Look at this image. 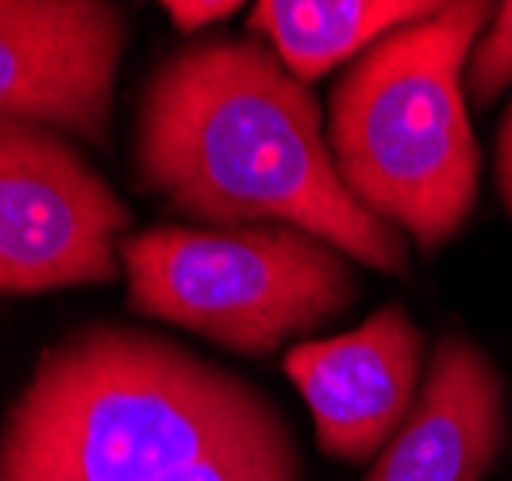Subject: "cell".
I'll return each mask as SVG.
<instances>
[{
  "label": "cell",
  "mask_w": 512,
  "mask_h": 481,
  "mask_svg": "<svg viewBox=\"0 0 512 481\" xmlns=\"http://www.w3.org/2000/svg\"><path fill=\"white\" fill-rule=\"evenodd\" d=\"M0 481H305L266 389L131 324L51 343L0 420Z\"/></svg>",
  "instance_id": "obj_1"
},
{
  "label": "cell",
  "mask_w": 512,
  "mask_h": 481,
  "mask_svg": "<svg viewBox=\"0 0 512 481\" xmlns=\"http://www.w3.org/2000/svg\"><path fill=\"white\" fill-rule=\"evenodd\" d=\"M135 181L185 220H274L378 274H412L409 239L351 197L316 97L258 35H205L154 66L135 120Z\"/></svg>",
  "instance_id": "obj_2"
},
{
  "label": "cell",
  "mask_w": 512,
  "mask_h": 481,
  "mask_svg": "<svg viewBox=\"0 0 512 481\" xmlns=\"http://www.w3.org/2000/svg\"><path fill=\"white\" fill-rule=\"evenodd\" d=\"M493 4H443L347 66L328 97V151L351 197L443 251L478 201V143L462 104V70Z\"/></svg>",
  "instance_id": "obj_3"
},
{
  "label": "cell",
  "mask_w": 512,
  "mask_h": 481,
  "mask_svg": "<svg viewBox=\"0 0 512 481\" xmlns=\"http://www.w3.org/2000/svg\"><path fill=\"white\" fill-rule=\"evenodd\" d=\"M128 308L231 355L266 358L359 301V274L332 243L285 224L131 231L120 243Z\"/></svg>",
  "instance_id": "obj_4"
},
{
  "label": "cell",
  "mask_w": 512,
  "mask_h": 481,
  "mask_svg": "<svg viewBox=\"0 0 512 481\" xmlns=\"http://www.w3.org/2000/svg\"><path fill=\"white\" fill-rule=\"evenodd\" d=\"M128 235V204L62 131L0 120V297L116 281Z\"/></svg>",
  "instance_id": "obj_5"
},
{
  "label": "cell",
  "mask_w": 512,
  "mask_h": 481,
  "mask_svg": "<svg viewBox=\"0 0 512 481\" xmlns=\"http://www.w3.org/2000/svg\"><path fill=\"white\" fill-rule=\"evenodd\" d=\"M128 12L101 0H0V120L108 147Z\"/></svg>",
  "instance_id": "obj_6"
},
{
  "label": "cell",
  "mask_w": 512,
  "mask_h": 481,
  "mask_svg": "<svg viewBox=\"0 0 512 481\" xmlns=\"http://www.w3.org/2000/svg\"><path fill=\"white\" fill-rule=\"evenodd\" d=\"M282 366L312 412L316 447L366 462L382 455L420 401L424 331L405 304L389 301L355 331L293 343Z\"/></svg>",
  "instance_id": "obj_7"
},
{
  "label": "cell",
  "mask_w": 512,
  "mask_h": 481,
  "mask_svg": "<svg viewBox=\"0 0 512 481\" xmlns=\"http://www.w3.org/2000/svg\"><path fill=\"white\" fill-rule=\"evenodd\" d=\"M509 439V393L493 358L462 331H443L420 401L366 481H482Z\"/></svg>",
  "instance_id": "obj_8"
},
{
  "label": "cell",
  "mask_w": 512,
  "mask_h": 481,
  "mask_svg": "<svg viewBox=\"0 0 512 481\" xmlns=\"http://www.w3.org/2000/svg\"><path fill=\"white\" fill-rule=\"evenodd\" d=\"M424 0H262L251 12L258 35L297 81L332 74L339 62L366 54L385 35L436 16Z\"/></svg>",
  "instance_id": "obj_9"
},
{
  "label": "cell",
  "mask_w": 512,
  "mask_h": 481,
  "mask_svg": "<svg viewBox=\"0 0 512 481\" xmlns=\"http://www.w3.org/2000/svg\"><path fill=\"white\" fill-rule=\"evenodd\" d=\"M462 74H466L462 85H466L474 108H489L512 85V0L493 4L489 27L474 43Z\"/></svg>",
  "instance_id": "obj_10"
},
{
  "label": "cell",
  "mask_w": 512,
  "mask_h": 481,
  "mask_svg": "<svg viewBox=\"0 0 512 481\" xmlns=\"http://www.w3.org/2000/svg\"><path fill=\"white\" fill-rule=\"evenodd\" d=\"M243 4H235V0H166L162 4V12L174 20L178 31H201V27H212L220 24V20H228L235 16Z\"/></svg>",
  "instance_id": "obj_11"
},
{
  "label": "cell",
  "mask_w": 512,
  "mask_h": 481,
  "mask_svg": "<svg viewBox=\"0 0 512 481\" xmlns=\"http://www.w3.org/2000/svg\"><path fill=\"white\" fill-rule=\"evenodd\" d=\"M497 189H501V201L512 212V108L505 112V124L497 135Z\"/></svg>",
  "instance_id": "obj_12"
}]
</instances>
